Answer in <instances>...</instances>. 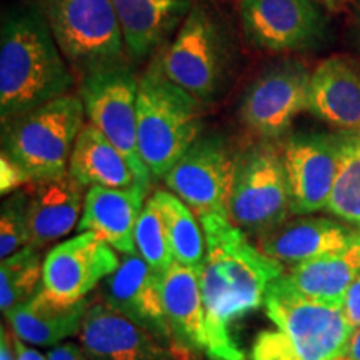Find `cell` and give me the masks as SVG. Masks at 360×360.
Wrapping results in <instances>:
<instances>
[{
    "label": "cell",
    "mask_w": 360,
    "mask_h": 360,
    "mask_svg": "<svg viewBox=\"0 0 360 360\" xmlns=\"http://www.w3.org/2000/svg\"><path fill=\"white\" fill-rule=\"evenodd\" d=\"M75 74L39 6L4 13L0 30L2 125L70 94Z\"/></svg>",
    "instance_id": "1"
},
{
    "label": "cell",
    "mask_w": 360,
    "mask_h": 360,
    "mask_svg": "<svg viewBox=\"0 0 360 360\" xmlns=\"http://www.w3.org/2000/svg\"><path fill=\"white\" fill-rule=\"evenodd\" d=\"M202 103L154 62L139 79V152L154 179H164L202 132Z\"/></svg>",
    "instance_id": "2"
},
{
    "label": "cell",
    "mask_w": 360,
    "mask_h": 360,
    "mask_svg": "<svg viewBox=\"0 0 360 360\" xmlns=\"http://www.w3.org/2000/svg\"><path fill=\"white\" fill-rule=\"evenodd\" d=\"M80 96L67 94L4 124V148L34 180L69 172L74 143L85 124Z\"/></svg>",
    "instance_id": "3"
},
{
    "label": "cell",
    "mask_w": 360,
    "mask_h": 360,
    "mask_svg": "<svg viewBox=\"0 0 360 360\" xmlns=\"http://www.w3.org/2000/svg\"><path fill=\"white\" fill-rule=\"evenodd\" d=\"M58 47L77 77L127 64V49L110 0H39Z\"/></svg>",
    "instance_id": "4"
},
{
    "label": "cell",
    "mask_w": 360,
    "mask_h": 360,
    "mask_svg": "<svg viewBox=\"0 0 360 360\" xmlns=\"http://www.w3.org/2000/svg\"><path fill=\"white\" fill-rule=\"evenodd\" d=\"M264 309L294 360L344 359L354 328L342 305L300 294L283 274L270 283Z\"/></svg>",
    "instance_id": "5"
},
{
    "label": "cell",
    "mask_w": 360,
    "mask_h": 360,
    "mask_svg": "<svg viewBox=\"0 0 360 360\" xmlns=\"http://www.w3.org/2000/svg\"><path fill=\"white\" fill-rule=\"evenodd\" d=\"M155 64L197 101L210 103L227 80L229 49L222 27L205 7L193 6Z\"/></svg>",
    "instance_id": "6"
},
{
    "label": "cell",
    "mask_w": 360,
    "mask_h": 360,
    "mask_svg": "<svg viewBox=\"0 0 360 360\" xmlns=\"http://www.w3.org/2000/svg\"><path fill=\"white\" fill-rule=\"evenodd\" d=\"M290 193L281 147L260 141L237 154L229 219L255 237L289 220Z\"/></svg>",
    "instance_id": "7"
},
{
    "label": "cell",
    "mask_w": 360,
    "mask_h": 360,
    "mask_svg": "<svg viewBox=\"0 0 360 360\" xmlns=\"http://www.w3.org/2000/svg\"><path fill=\"white\" fill-rule=\"evenodd\" d=\"M79 96L89 122L122 152L137 182L150 187L152 175L139 152V79L130 67L122 64L85 75L80 79Z\"/></svg>",
    "instance_id": "8"
},
{
    "label": "cell",
    "mask_w": 360,
    "mask_h": 360,
    "mask_svg": "<svg viewBox=\"0 0 360 360\" xmlns=\"http://www.w3.org/2000/svg\"><path fill=\"white\" fill-rule=\"evenodd\" d=\"M199 220L205 233V255L222 269L238 321L264 305L270 283L285 274L283 265L252 244L247 233L233 225L231 219L209 215Z\"/></svg>",
    "instance_id": "9"
},
{
    "label": "cell",
    "mask_w": 360,
    "mask_h": 360,
    "mask_svg": "<svg viewBox=\"0 0 360 360\" xmlns=\"http://www.w3.org/2000/svg\"><path fill=\"white\" fill-rule=\"evenodd\" d=\"M237 154L219 135H200L164 177L167 188L182 199L197 217L229 219Z\"/></svg>",
    "instance_id": "10"
},
{
    "label": "cell",
    "mask_w": 360,
    "mask_h": 360,
    "mask_svg": "<svg viewBox=\"0 0 360 360\" xmlns=\"http://www.w3.org/2000/svg\"><path fill=\"white\" fill-rule=\"evenodd\" d=\"M310 75L307 67L294 58L269 65L242 94V124L264 141L282 137L295 117L307 110Z\"/></svg>",
    "instance_id": "11"
},
{
    "label": "cell",
    "mask_w": 360,
    "mask_h": 360,
    "mask_svg": "<svg viewBox=\"0 0 360 360\" xmlns=\"http://www.w3.org/2000/svg\"><path fill=\"white\" fill-rule=\"evenodd\" d=\"M242 32L259 51L302 52L323 42L321 0H238Z\"/></svg>",
    "instance_id": "12"
},
{
    "label": "cell",
    "mask_w": 360,
    "mask_h": 360,
    "mask_svg": "<svg viewBox=\"0 0 360 360\" xmlns=\"http://www.w3.org/2000/svg\"><path fill=\"white\" fill-rule=\"evenodd\" d=\"M340 134H295L281 147L292 215L327 210L339 167Z\"/></svg>",
    "instance_id": "13"
},
{
    "label": "cell",
    "mask_w": 360,
    "mask_h": 360,
    "mask_svg": "<svg viewBox=\"0 0 360 360\" xmlns=\"http://www.w3.org/2000/svg\"><path fill=\"white\" fill-rule=\"evenodd\" d=\"M119 264L120 257L102 237L80 232L45 255L42 289L60 304L82 302Z\"/></svg>",
    "instance_id": "14"
},
{
    "label": "cell",
    "mask_w": 360,
    "mask_h": 360,
    "mask_svg": "<svg viewBox=\"0 0 360 360\" xmlns=\"http://www.w3.org/2000/svg\"><path fill=\"white\" fill-rule=\"evenodd\" d=\"M80 345L94 360H184L170 340L147 330L107 304H92L79 332Z\"/></svg>",
    "instance_id": "15"
},
{
    "label": "cell",
    "mask_w": 360,
    "mask_h": 360,
    "mask_svg": "<svg viewBox=\"0 0 360 360\" xmlns=\"http://www.w3.org/2000/svg\"><path fill=\"white\" fill-rule=\"evenodd\" d=\"M102 302L172 342L162 302V276L139 254H122L119 267L103 281Z\"/></svg>",
    "instance_id": "16"
},
{
    "label": "cell",
    "mask_w": 360,
    "mask_h": 360,
    "mask_svg": "<svg viewBox=\"0 0 360 360\" xmlns=\"http://www.w3.org/2000/svg\"><path fill=\"white\" fill-rule=\"evenodd\" d=\"M359 236V229L344 220L297 215L259 236L257 247L283 267H295L344 249Z\"/></svg>",
    "instance_id": "17"
},
{
    "label": "cell",
    "mask_w": 360,
    "mask_h": 360,
    "mask_svg": "<svg viewBox=\"0 0 360 360\" xmlns=\"http://www.w3.org/2000/svg\"><path fill=\"white\" fill-rule=\"evenodd\" d=\"M29 193V245L42 250L77 229L84 212L85 186L67 172L56 179L34 180Z\"/></svg>",
    "instance_id": "18"
},
{
    "label": "cell",
    "mask_w": 360,
    "mask_h": 360,
    "mask_svg": "<svg viewBox=\"0 0 360 360\" xmlns=\"http://www.w3.org/2000/svg\"><path fill=\"white\" fill-rule=\"evenodd\" d=\"M307 110L339 132H360V65L344 56L322 60L310 75Z\"/></svg>",
    "instance_id": "19"
},
{
    "label": "cell",
    "mask_w": 360,
    "mask_h": 360,
    "mask_svg": "<svg viewBox=\"0 0 360 360\" xmlns=\"http://www.w3.org/2000/svg\"><path fill=\"white\" fill-rule=\"evenodd\" d=\"M147 186L132 187H89L79 232H96L120 254H135V227L148 193Z\"/></svg>",
    "instance_id": "20"
},
{
    "label": "cell",
    "mask_w": 360,
    "mask_h": 360,
    "mask_svg": "<svg viewBox=\"0 0 360 360\" xmlns=\"http://www.w3.org/2000/svg\"><path fill=\"white\" fill-rule=\"evenodd\" d=\"M132 60H143L167 40L192 11V0H110Z\"/></svg>",
    "instance_id": "21"
},
{
    "label": "cell",
    "mask_w": 360,
    "mask_h": 360,
    "mask_svg": "<svg viewBox=\"0 0 360 360\" xmlns=\"http://www.w3.org/2000/svg\"><path fill=\"white\" fill-rule=\"evenodd\" d=\"M200 267H187L175 262L162 277V302L170 337L175 347L187 355L207 352Z\"/></svg>",
    "instance_id": "22"
},
{
    "label": "cell",
    "mask_w": 360,
    "mask_h": 360,
    "mask_svg": "<svg viewBox=\"0 0 360 360\" xmlns=\"http://www.w3.org/2000/svg\"><path fill=\"white\" fill-rule=\"evenodd\" d=\"M90 299L77 304H60L40 287L29 302L6 314L13 335L25 344L39 347H57L62 340L79 335L87 315Z\"/></svg>",
    "instance_id": "23"
},
{
    "label": "cell",
    "mask_w": 360,
    "mask_h": 360,
    "mask_svg": "<svg viewBox=\"0 0 360 360\" xmlns=\"http://www.w3.org/2000/svg\"><path fill=\"white\" fill-rule=\"evenodd\" d=\"M69 174L85 187L125 188L137 184L122 152L90 122L84 124L74 143Z\"/></svg>",
    "instance_id": "24"
},
{
    "label": "cell",
    "mask_w": 360,
    "mask_h": 360,
    "mask_svg": "<svg viewBox=\"0 0 360 360\" xmlns=\"http://www.w3.org/2000/svg\"><path fill=\"white\" fill-rule=\"evenodd\" d=\"M360 276V236L344 249L290 267L285 277L300 294L342 305L344 295Z\"/></svg>",
    "instance_id": "25"
},
{
    "label": "cell",
    "mask_w": 360,
    "mask_h": 360,
    "mask_svg": "<svg viewBox=\"0 0 360 360\" xmlns=\"http://www.w3.org/2000/svg\"><path fill=\"white\" fill-rule=\"evenodd\" d=\"M152 199L164 220L175 262L187 267H200L207 254V244L199 217L170 191H157Z\"/></svg>",
    "instance_id": "26"
},
{
    "label": "cell",
    "mask_w": 360,
    "mask_h": 360,
    "mask_svg": "<svg viewBox=\"0 0 360 360\" xmlns=\"http://www.w3.org/2000/svg\"><path fill=\"white\" fill-rule=\"evenodd\" d=\"M339 134V167L327 212L360 231V132Z\"/></svg>",
    "instance_id": "27"
},
{
    "label": "cell",
    "mask_w": 360,
    "mask_h": 360,
    "mask_svg": "<svg viewBox=\"0 0 360 360\" xmlns=\"http://www.w3.org/2000/svg\"><path fill=\"white\" fill-rule=\"evenodd\" d=\"M44 262L40 250L27 245L0 264V309L2 312L29 302L42 287Z\"/></svg>",
    "instance_id": "28"
},
{
    "label": "cell",
    "mask_w": 360,
    "mask_h": 360,
    "mask_svg": "<svg viewBox=\"0 0 360 360\" xmlns=\"http://www.w3.org/2000/svg\"><path fill=\"white\" fill-rule=\"evenodd\" d=\"M135 254L141 255L162 277L175 264L164 220L152 197L143 205L135 227Z\"/></svg>",
    "instance_id": "29"
},
{
    "label": "cell",
    "mask_w": 360,
    "mask_h": 360,
    "mask_svg": "<svg viewBox=\"0 0 360 360\" xmlns=\"http://www.w3.org/2000/svg\"><path fill=\"white\" fill-rule=\"evenodd\" d=\"M29 193L27 188L11 193L2 204L0 215V257L7 259L29 245Z\"/></svg>",
    "instance_id": "30"
},
{
    "label": "cell",
    "mask_w": 360,
    "mask_h": 360,
    "mask_svg": "<svg viewBox=\"0 0 360 360\" xmlns=\"http://www.w3.org/2000/svg\"><path fill=\"white\" fill-rule=\"evenodd\" d=\"M30 182H32L30 175L11 155L2 150V157H0V192L2 195H11V193L29 186Z\"/></svg>",
    "instance_id": "31"
},
{
    "label": "cell",
    "mask_w": 360,
    "mask_h": 360,
    "mask_svg": "<svg viewBox=\"0 0 360 360\" xmlns=\"http://www.w3.org/2000/svg\"><path fill=\"white\" fill-rule=\"evenodd\" d=\"M342 312L354 330L360 327V276L350 283L345 292L344 300H342Z\"/></svg>",
    "instance_id": "32"
},
{
    "label": "cell",
    "mask_w": 360,
    "mask_h": 360,
    "mask_svg": "<svg viewBox=\"0 0 360 360\" xmlns=\"http://www.w3.org/2000/svg\"><path fill=\"white\" fill-rule=\"evenodd\" d=\"M49 360H94L82 345L74 344V342H64L57 347L49 350Z\"/></svg>",
    "instance_id": "33"
},
{
    "label": "cell",
    "mask_w": 360,
    "mask_h": 360,
    "mask_svg": "<svg viewBox=\"0 0 360 360\" xmlns=\"http://www.w3.org/2000/svg\"><path fill=\"white\" fill-rule=\"evenodd\" d=\"M0 360H17L13 332L6 330V327H2L0 332Z\"/></svg>",
    "instance_id": "34"
},
{
    "label": "cell",
    "mask_w": 360,
    "mask_h": 360,
    "mask_svg": "<svg viewBox=\"0 0 360 360\" xmlns=\"http://www.w3.org/2000/svg\"><path fill=\"white\" fill-rule=\"evenodd\" d=\"M13 344H15L17 360H49V357H45V355L40 354L39 350L30 349L24 340L19 339V337L13 335Z\"/></svg>",
    "instance_id": "35"
},
{
    "label": "cell",
    "mask_w": 360,
    "mask_h": 360,
    "mask_svg": "<svg viewBox=\"0 0 360 360\" xmlns=\"http://www.w3.org/2000/svg\"><path fill=\"white\" fill-rule=\"evenodd\" d=\"M342 360H360V327L355 328L352 335H350L347 349H345Z\"/></svg>",
    "instance_id": "36"
},
{
    "label": "cell",
    "mask_w": 360,
    "mask_h": 360,
    "mask_svg": "<svg viewBox=\"0 0 360 360\" xmlns=\"http://www.w3.org/2000/svg\"><path fill=\"white\" fill-rule=\"evenodd\" d=\"M349 0H321V4L326 8H328V11L332 12H339L344 8L345 6H347Z\"/></svg>",
    "instance_id": "37"
}]
</instances>
